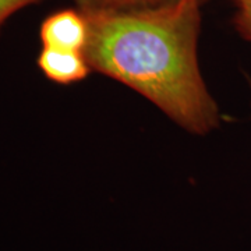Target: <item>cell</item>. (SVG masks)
I'll return each mask as SVG.
<instances>
[{"label": "cell", "instance_id": "cell-1", "mask_svg": "<svg viewBox=\"0 0 251 251\" xmlns=\"http://www.w3.org/2000/svg\"><path fill=\"white\" fill-rule=\"evenodd\" d=\"M204 0L135 9H80L88 21L84 48L91 70L148 99L188 133L221 125L218 103L198 64Z\"/></svg>", "mask_w": 251, "mask_h": 251}, {"label": "cell", "instance_id": "cell-2", "mask_svg": "<svg viewBox=\"0 0 251 251\" xmlns=\"http://www.w3.org/2000/svg\"><path fill=\"white\" fill-rule=\"evenodd\" d=\"M39 39L44 48L82 52L88 41L85 13L80 7L54 11L42 21Z\"/></svg>", "mask_w": 251, "mask_h": 251}, {"label": "cell", "instance_id": "cell-3", "mask_svg": "<svg viewBox=\"0 0 251 251\" xmlns=\"http://www.w3.org/2000/svg\"><path fill=\"white\" fill-rule=\"evenodd\" d=\"M36 64L48 80L62 85L80 82L92 72L84 52L78 50L42 46Z\"/></svg>", "mask_w": 251, "mask_h": 251}, {"label": "cell", "instance_id": "cell-4", "mask_svg": "<svg viewBox=\"0 0 251 251\" xmlns=\"http://www.w3.org/2000/svg\"><path fill=\"white\" fill-rule=\"evenodd\" d=\"M81 9H135L156 6L173 0H74Z\"/></svg>", "mask_w": 251, "mask_h": 251}, {"label": "cell", "instance_id": "cell-5", "mask_svg": "<svg viewBox=\"0 0 251 251\" xmlns=\"http://www.w3.org/2000/svg\"><path fill=\"white\" fill-rule=\"evenodd\" d=\"M233 24L243 39L251 42V0H233Z\"/></svg>", "mask_w": 251, "mask_h": 251}, {"label": "cell", "instance_id": "cell-6", "mask_svg": "<svg viewBox=\"0 0 251 251\" xmlns=\"http://www.w3.org/2000/svg\"><path fill=\"white\" fill-rule=\"evenodd\" d=\"M41 0H0V29L11 16Z\"/></svg>", "mask_w": 251, "mask_h": 251}]
</instances>
